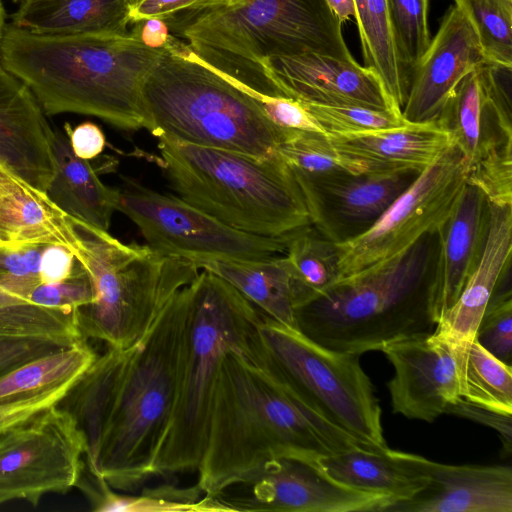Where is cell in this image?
I'll list each match as a JSON object with an SVG mask.
<instances>
[{"mask_svg": "<svg viewBox=\"0 0 512 512\" xmlns=\"http://www.w3.org/2000/svg\"><path fill=\"white\" fill-rule=\"evenodd\" d=\"M5 18H6V15H5L3 2H2V0H0V42H1L3 32H4V28L6 26Z\"/></svg>", "mask_w": 512, "mask_h": 512, "instance_id": "681fc988", "label": "cell"}, {"mask_svg": "<svg viewBox=\"0 0 512 512\" xmlns=\"http://www.w3.org/2000/svg\"><path fill=\"white\" fill-rule=\"evenodd\" d=\"M472 23L489 63L512 67V0H453Z\"/></svg>", "mask_w": 512, "mask_h": 512, "instance_id": "d590c367", "label": "cell"}, {"mask_svg": "<svg viewBox=\"0 0 512 512\" xmlns=\"http://www.w3.org/2000/svg\"><path fill=\"white\" fill-rule=\"evenodd\" d=\"M52 245L76 258L79 246L69 214L0 163V247Z\"/></svg>", "mask_w": 512, "mask_h": 512, "instance_id": "603a6c76", "label": "cell"}, {"mask_svg": "<svg viewBox=\"0 0 512 512\" xmlns=\"http://www.w3.org/2000/svg\"><path fill=\"white\" fill-rule=\"evenodd\" d=\"M251 344L313 416L372 450H385L381 407L360 355L329 349L261 313Z\"/></svg>", "mask_w": 512, "mask_h": 512, "instance_id": "30bf717a", "label": "cell"}, {"mask_svg": "<svg viewBox=\"0 0 512 512\" xmlns=\"http://www.w3.org/2000/svg\"><path fill=\"white\" fill-rule=\"evenodd\" d=\"M189 289L177 397L153 462V476L198 469L222 362L231 350L249 342L261 319L252 303L207 270L197 275Z\"/></svg>", "mask_w": 512, "mask_h": 512, "instance_id": "ba28073f", "label": "cell"}, {"mask_svg": "<svg viewBox=\"0 0 512 512\" xmlns=\"http://www.w3.org/2000/svg\"><path fill=\"white\" fill-rule=\"evenodd\" d=\"M300 103L322 127L326 135L354 134L400 127L408 123L401 114L391 110L356 105Z\"/></svg>", "mask_w": 512, "mask_h": 512, "instance_id": "f35d334b", "label": "cell"}, {"mask_svg": "<svg viewBox=\"0 0 512 512\" xmlns=\"http://www.w3.org/2000/svg\"><path fill=\"white\" fill-rule=\"evenodd\" d=\"M138 0H22L13 26L44 36L126 35Z\"/></svg>", "mask_w": 512, "mask_h": 512, "instance_id": "484cf974", "label": "cell"}, {"mask_svg": "<svg viewBox=\"0 0 512 512\" xmlns=\"http://www.w3.org/2000/svg\"><path fill=\"white\" fill-rule=\"evenodd\" d=\"M489 202L466 184L455 207L436 234L439 251L430 274L429 296L436 322L455 303L476 269L486 241Z\"/></svg>", "mask_w": 512, "mask_h": 512, "instance_id": "ffe728a7", "label": "cell"}, {"mask_svg": "<svg viewBox=\"0 0 512 512\" xmlns=\"http://www.w3.org/2000/svg\"><path fill=\"white\" fill-rule=\"evenodd\" d=\"M75 343L55 338L0 335V377L34 359Z\"/></svg>", "mask_w": 512, "mask_h": 512, "instance_id": "b9f144b4", "label": "cell"}, {"mask_svg": "<svg viewBox=\"0 0 512 512\" xmlns=\"http://www.w3.org/2000/svg\"><path fill=\"white\" fill-rule=\"evenodd\" d=\"M418 174L414 171H368L293 175L302 192L312 228L338 244L372 226Z\"/></svg>", "mask_w": 512, "mask_h": 512, "instance_id": "9a60e30c", "label": "cell"}, {"mask_svg": "<svg viewBox=\"0 0 512 512\" xmlns=\"http://www.w3.org/2000/svg\"><path fill=\"white\" fill-rule=\"evenodd\" d=\"M285 256L295 310L321 296L338 280L337 245L312 226L292 237Z\"/></svg>", "mask_w": 512, "mask_h": 512, "instance_id": "1f68e13d", "label": "cell"}, {"mask_svg": "<svg viewBox=\"0 0 512 512\" xmlns=\"http://www.w3.org/2000/svg\"><path fill=\"white\" fill-rule=\"evenodd\" d=\"M331 11L343 24L349 20H356V7L354 0H325Z\"/></svg>", "mask_w": 512, "mask_h": 512, "instance_id": "c3c4849f", "label": "cell"}, {"mask_svg": "<svg viewBox=\"0 0 512 512\" xmlns=\"http://www.w3.org/2000/svg\"><path fill=\"white\" fill-rule=\"evenodd\" d=\"M262 66L281 96L306 103L356 105L396 112L378 75L355 60L309 52L268 58Z\"/></svg>", "mask_w": 512, "mask_h": 512, "instance_id": "ac0fdd59", "label": "cell"}, {"mask_svg": "<svg viewBox=\"0 0 512 512\" xmlns=\"http://www.w3.org/2000/svg\"><path fill=\"white\" fill-rule=\"evenodd\" d=\"M203 62L255 92L281 96L262 63L319 53L355 60L325 0H206L165 22Z\"/></svg>", "mask_w": 512, "mask_h": 512, "instance_id": "277c9868", "label": "cell"}, {"mask_svg": "<svg viewBox=\"0 0 512 512\" xmlns=\"http://www.w3.org/2000/svg\"><path fill=\"white\" fill-rule=\"evenodd\" d=\"M429 251L421 239L402 253L337 282L295 310L296 328L335 351L363 354L436 327Z\"/></svg>", "mask_w": 512, "mask_h": 512, "instance_id": "8992f818", "label": "cell"}, {"mask_svg": "<svg viewBox=\"0 0 512 512\" xmlns=\"http://www.w3.org/2000/svg\"><path fill=\"white\" fill-rule=\"evenodd\" d=\"M74 154L84 160L99 156L106 145L105 135L100 127L92 122H84L74 129L64 125Z\"/></svg>", "mask_w": 512, "mask_h": 512, "instance_id": "bcb514c9", "label": "cell"}, {"mask_svg": "<svg viewBox=\"0 0 512 512\" xmlns=\"http://www.w3.org/2000/svg\"><path fill=\"white\" fill-rule=\"evenodd\" d=\"M319 462L339 483L386 494L394 503L412 499L429 483L422 456L390 448L381 451L354 448L323 457Z\"/></svg>", "mask_w": 512, "mask_h": 512, "instance_id": "d4e9b609", "label": "cell"}, {"mask_svg": "<svg viewBox=\"0 0 512 512\" xmlns=\"http://www.w3.org/2000/svg\"><path fill=\"white\" fill-rule=\"evenodd\" d=\"M482 66L461 81L438 118L450 130L454 145L462 154L466 172L477 157L489 118V98Z\"/></svg>", "mask_w": 512, "mask_h": 512, "instance_id": "d6a6232c", "label": "cell"}, {"mask_svg": "<svg viewBox=\"0 0 512 512\" xmlns=\"http://www.w3.org/2000/svg\"><path fill=\"white\" fill-rule=\"evenodd\" d=\"M0 163L44 192L56 173L53 128L30 89L1 63Z\"/></svg>", "mask_w": 512, "mask_h": 512, "instance_id": "d6986e66", "label": "cell"}, {"mask_svg": "<svg viewBox=\"0 0 512 512\" xmlns=\"http://www.w3.org/2000/svg\"><path fill=\"white\" fill-rule=\"evenodd\" d=\"M466 177L489 203L512 205V136L497 134L488 139Z\"/></svg>", "mask_w": 512, "mask_h": 512, "instance_id": "8d00e7d4", "label": "cell"}, {"mask_svg": "<svg viewBox=\"0 0 512 512\" xmlns=\"http://www.w3.org/2000/svg\"><path fill=\"white\" fill-rule=\"evenodd\" d=\"M232 285L262 314L296 328L295 305L285 254L262 260L213 258L195 262Z\"/></svg>", "mask_w": 512, "mask_h": 512, "instance_id": "83f0119b", "label": "cell"}, {"mask_svg": "<svg viewBox=\"0 0 512 512\" xmlns=\"http://www.w3.org/2000/svg\"><path fill=\"white\" fill-rule=\"evenodd\" d=\"M29 292L0 288V335L85 340L77 327L76 310L37 304Z\"/></svg>", "mask_w": 512, "mask_h": 512, "instance_id": "836d02e7", "label": "cell"}, {"mask_svg": "<svg viewBox=\"0 0 512 512\" xmlns=\"http://www.w3.org/2000/svg\"><path fill=\"white\" fill-rule=\"evenodd\" d=\"M466 184L462 154L453 145L419 173L372 226L336 244L337 282L393 258L426 235L436 234Z\"/></svg>", "mask_w": 512, "mask_h": 512, "instance_id": "7c38bea8", "label": "cell"}, {"mask_svg": "<svg viewBox=\"0 0 512 512\" xmlns=\"http://www.w3.org/2000/svg\"><path fill=\"white\" fill-rule=\"evenodd\" d=\"M487 62L469 18L451 5L411 73L402 117L412 123L437 120L461 81Z\"/></svg>", "mask_w": 512, "mask_h": 512, "instance_id": "e0dca14e", "label": "cell"}, {"mask_svg": "<svg viewBox=\"0 0 512 512\" xmlns=\"http://www.w3.org/2000/svg\"><path fill=\"white\" fill-rule=\"evenodd\" d=\"M392 35L400 63L410 77L430 44L429 0H386Z\"/></svg>", "mask_w": 512, "mask_h": 512, "instance_id": "74e56055", "label": "cell"}, {"mask_svg": "<svg viewBox=\"0 0 512 512\" xmlns=\"http://www.w3.org/2000/svg\"><path fill=\"white\" fill-rule=\"evenodd\" d=\"M130 34L138 38L146 46L164 48L171 34L167 24L160 19H145L133 23Z\"/></svg>", "mask_w": 512, "mask_h": 512, "instance_id": "7dc6e473", "label": "cell"}, {"mask_svg": "<svg viewBox=\"0 0 512 512\" xmlns=\"http://www.w3.org/2000/svg\"><path fill=\"white\" fill-rule=\"evenodd\" d=\"M75 381L26 400L0 405V437L50 407L58 405Z\"/></svg>", "mask_w": 512, "mask_h": 512, "instance_id": "7bdbcfd3", "label": "cell"}, {"mask_svg": "<svg viewBox=\"0 0 512 512\" xmlns=\"http://www.w3.org/2000/svg\"><path fill=\"white\" fill-rule=\"evenodd\" d=\"M354 448L369 449L302 406L263 363L250 338L222 362L196 484L204 495L215 496L270 460H319Z\"/></svg>", "mask_w": 512, "mask_h": 512, "instance_id": "6da1fadb", "label": "cell"}, {"mask_svg": "<svg viewBox=\"0 0 512 512\" xmlns=\"http://www.w3.org/2000/svg\"><path fill=\"white\" fill-rule=\"evenodd\" d=\"M91 481L80 478V486L90 499L93 510L99 512H206L220 511L212 496L204 495L195 484L179 487L162 484L146 488L137 495L120 494L114 491L101 477L89 473Z\"/></svg>", "mask_w": 512, "mask_h": 512, "instance_id": "f546056e", "label": "cell"}, {"mask_svg": "<svg viewBox=\"0 0 512 512\" xmlns=\"http://www.w3.org/2000/svg\"><path fill=\"white\" fill-rule=\"evenodd\" d=\"M79 251L77 261L89 276L93 300L76 310L83 339L108 347L136 342L179 290L199 274L190 259L162 254L148 245L125 244L101 229L69 215Z\"/></svg>", "mask_w": 512, "mask_h": 512, "instance_id": "9c48e42d", "label": "cell"}, {"mask_svg": "<svg viewBox=\"0 0 512 512\" xmlns=\"http://www.w3.org/2000/svg\"><path fill=\"white\" fill-rule=\"evenodd\" d=\"M56 173L47 190L67 214L108 230L117 204V188L106 186L88 160L77 157L65 130L53 128Z\"/></svg>", "mask_w": 512, "mask_h": 512, "instance_id": "4316f807", "label": "cell"}, {"mask_svg": "<svg viewBox=\"0 0 512 512\" xmlns=\"http://www.w3.org/2000/svg\"><path fill=\"white\" fill-rule=\"evenodd\" d=\"M159 164L179 198L250 234L293 235L311 226L300 187L282 158L159 138Z\"/></svg>", "mask_w": 512, "mask_h": 512, "instance_id": "52a82bcc", "label": "cell"}, {"mask_svg": "<svg viewBox=\"0 0 512 512\" xmlns=\"http://www.w3.org/2000/svg\"><path fill=\"white\" fill-rule=\"evenodd\" d=\"M145 129L153 136L279 157L285 132L235 82L200 60L171 34L141 89Z\"/></svg>", "mask_w": 512, "mask_h": 512, "instance_id": "5b68a950", "label": "cell"}, {"mask_svg": "<svg viewBox=\"0 0 512 512\" xmlns=\"http://www.w3.org/2000/svg\"><path fill=\"white\" fill-rule=\"evenodd\" d=\"M237 85L257 102L266 118L275 126L284 130L308 131L326 135L322 127L300 102L284 96L264 95Z\"/></svg>", "mask_w": 512, "mask_h": 512, "instance_id": "60d3db41", "label": "cell"}, {"mask_svg": "<svg viewBox=\"0 0 512 512\" xmlns=\"http://www.w3.org/2000/svg\"><path fill=\"white\" fill-rule=\"evenodd\" d=\"M98 355L87 340L34 359L0 377V405L29 399L75 381Z\"/></svg>", "mask_w": 512, "mask_h": 512, "instance_id": "f1b7e54d", "label": "cell"}, {"mask_svg": "<svg viewBox=\"0 0 512 512\" xmlns=\"http://www.w3.org/2000/svg\"><path fill=\"white\" fill-rule=\"evenodd\" d=\"M122 178L116 210L138 227L149 247L162 254L194 262L213 258L262 260L285 254L296 234L268 237L239 231L179 197Z\"/></svg>", "mask_w": 512, "mask_h": 512, "instance_id": "8fae6325", "label": "cell"}, {"mask_svg": "<svg viewBox=\"0 0 512 512\" xmlns=\"http://www.w3.org/2000/svg\"><path fill=\"white\" fill-rule=\"evenodd\" d=\"M512 205L489 203V222L480 261L455 303L439 318L433 333L453 344L474 340L488 303L509 275Z\"/></svg>", "mask_w": 512, "mask_h": 512, "instance_id": "7402d4cb", "label": "cell"}, {"mask_svg": "<svg viewBox=\"0 0 512 512\" xmlns=\"http://www.w3.org/2000/svg\"><path fill=\"white\" fill-rule=\"evenodd\" d=\"M380 351L394 367L387 382L393 413L432 423L461 399L453 343L431 333L390 343Z\"/></svg>", "mask_w": 512, "mask_h": 512, "instance_id": "2e32d148", "label": "cell"}, {"mask_svg": "<svg viewBox=\"0 0 512 512\" xmlns=\"http://www.w3.org/2000/svg\"><path fill=\"white\" fill-rule=\"evenodd\" d=\"M454 345L461 398L512 415V366L495 358L475 340Z\"/></svg>", "mask_w": 512, "mask_h": 512, "instance_id": "4dcf8cb0", "label": "cell"}, {"mask_svg": "<svg viewBox=\"0 0 512 512\" xmlns=\"http://www.w3.org/2000/svg\"><path fill=\"white\" fill-rule=\"evenodd\" d=\"M327 136L337 151L366 162L374 171L421 173L454 145L450 130L440 119Z\"/></svg>", "mask_w": 512, "mask_h": 512, "instance_id": "cb8c5ba5", "label": "cell"}, {"mask_svg": "<svg viewBox=\"0 0 512 512\" xmlns=\"http://www.w3.org/2000/svg\"><path fill=\"white\" fill-rule=\"evenodd\" d=\"M429 483L388 512H512V469L508 465H450L422 456Z\"/></svg>", "mask_w": 512, "mask_h": 512, "instance_id": "44dd1931", "label": "cell"}, {"mask_svg": "<svg viewBox=\"0 0 512 512\" xmlns=\"http://www.w3.org/2000/svg\"><path fill=\"white\" fill-rule=\"evenodd\" d=\"M220 511L384 512L394 500L330 477L319 460L277 458L243 482L212 496Z\"/></svg>", "mask_w": 512, "mask_h": 512, "instance_id": "5bb4252c", "label": "cell"}, {"mask_svg": "<svg viewBox=\"0 0 512 512\" xmlns=\"http://www.w3.org/2000/svg\"><path fill=\"white\" fill-rule=\"evenodd\" d=\"M190 289L164 305L146 332L126 348L108 347L106 406L93 472L117 490L153 476V462L175 407Z\"/></svg>", "mask_w": 512, "mask_h": 512, "instance_id": "7a4b0ae2", "label": "cell"}, {"mask_svg": "<svg viewBox=\"0 0 512 512\" xmlns=\"http://www.w3.org/2000/svg\"><path fill=\"white\" fill-rule=\"evenodd\" d=\"M474 340L495 358L512 366V294L489 302Z\"/></svg>", "mask_w": 512, "mask_h": 512, "instance_id": "ab89813d", "label": "cell"}, {"mask_svg": "<svg viewBox=\"0 0 512 512\" xmlns=\"http://www.w3.org/2000/svg\"><path fill=\"white\" fill-rule=\"evenodd\" d=\"M83 455L81 433L57 405L10 430L0 437V505L67 493L84 472Z\"/></svg>", "mask_w": 512, "mask_h": 512, "instance_id": "4fadbf2b", "label": "cell"}, {"mask_svg": "<svg viewBox=\"0 0 512 512\" xmlns=\"http://www.w3.org/2000/svg\"><path fill=\"white\" fill-rule=\"evenodd\" d=\"M278 154L293 174L318 176L374 171L364 161L337 151L325 134L285 130Z\"/></svg>", "mask_w": 512, "mask_h": 512, "instance_id": "e575fe53", "label": "cell"}, {"mask_svg": "<svg viewBox=\"0 0 512 512\" xmlns=\"http://www.w3.org/2000/svg\"><path fill=\"white\" fill-rule=\"evenodd\" d=\"M204 0H138L130 9V23L145 19L164 22L200 6Z\"/></svg>", "mask_w": 512, "mask_h": 512, "instance_id": "f6af8a7d", "label": "cell"}, {"mask_svg": "<svg viewBox=\"0 0 512 512\" xmlns=\"http://www.w3.org/2000/svg\"><path fill=\"white\" fill-rule=\"evenodd\" d=\"M163 48L126 35L44 36L6 24L0 63L48 115L98 117L127 131L145 129L141 89Z\"/></svg>", "mask_w": 512, "mask_h": 512, "instance_id": "3957f363", "label": "cell"}, {"mask_svg": "<svg viewBox=\"0 0 512 512\" xmlns=\"http://www.w3.org/2000/svg\"><path fill=\"white\" fill-rule=\"evenodd\" d=\"M14 3H20L22 0H11Z\"/></svg>", "mask_w": 512, "mask_h": 512, "instance_id": "f907efd6", "label": "cell"}, {"mask_svg": "<svg viewBox=\"0 0 512 512\" xmlns=\"http://www.w3.org/2000/svg\"><path fill=\"white\" fill-rule=\"evenodd\" d=\"M446 414L487 426L496 431L502 443V457H508L512 453V415L501 414L490 409L475 405L464 399L458 400L449 406Z\"/></svg>", "mask_w": 512, "mask_h": 512, "instance_id": "ee69618b", "label": "cell"}]
</instances>
